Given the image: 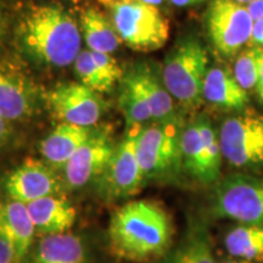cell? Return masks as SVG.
Listing matches in <instances>:
<instances>
[{"mask_svg":"<svg viewBox=\"0 0 263 263\" xmlns=\"http://www.w3.org/2000/svg\"><path fill=\"white\" fill-rule=\"evenodd\" d=\"M209 71V57L202 44L194 37L184 38L167 55L162 82L173 99L189 110L202 100V88Z\"/></svg>","mask_w":263,"mask_h":263,"instance_id":"cell-4","label":"cell"},{"mask_svg":"<svg viewBox=\"0 0 263 263\" xmlns=\"http://www.w3.org/2000/svg\"><path fill=\"white\" fill-rule=\"evenodd\" d=\"M0 263H14V252L11 245L3 238H0Z\"/></svg>","mask_w":263,"mask_h":263,"instance_id":"cell-30","label":"cell"},{"mask_svg":"<svg viewBox=\"0 0 263 263\" xmlns=\"http://www.w3.org/2000/svg\"><path fill=\"white\" fill-rule=\"evenodd\" d=\"M17 45L37 64L66 67L81 52L82 33L76 20L57 5H33L20 16L15 29Z\"/></svg>","mask_w":263,"mask_h":263,"instance_id":"cell-2","label":"cell"},{"mask_svg":"<svg viewBox=\"0 0 263 263\" xmlns=\"http://www.w3.org/2000/svg\"><path fill=\"white\" fill-rule=\"evenodd\" d=\"M2 186L6 197L27 205L43 197L59 195L66 189L61 179L50 164L44 160L28 157L6 173Z\"/></svg>","mask_w":263,"mask_h":263,"instance_id":"cell-11","label":"cell"},{"mask_svg":"<svg viewBox=\"0 0 263 263\" xmlns=\"http://www.w3.org/2000/svg\"><path fill=\"white\" fill-rule=\"evenodd\" d=\"M182 166L190 176L202 184L216 183L221 168L216 167L210 159L196 121L189 123L180 134Z\"/></svg>","mask_w":263,"mask_h":263,"instance_id":"cell-17","label":"cell"},{"mask_svg":"<svg viewBox=\"0 0 263 263\" xmlns=\"http://www.w3.org/2000/svg\"><path fill=\"white\" fill-rule=\"evenodd\" d=\"M73 64L74 72L81 83L95 93H107L114 88L95 64L90 50H81Z\"/></svg>","mask_w":263,"mask_h":263,"instance_id":"cell-25","label":"cell"},{"mask_svg":"<svg viewBox=\"0 0 263 263\" xmlns=\"http://www.w3.org/2000/svg\"><path fill=\"white\" fill-rule=\"evenodd\" d=\"M41 89L29 73L14 61L0 59V115L10 122L27 121L37 114Z\"/></svg>","mask_w":263,"mask_h":263,"instance_id":"cell-10","label":"cell"},{"mask_svg":"<svg viewBox=\"0 0 263 263\" xmlns=\"http://www.w3.org/2000/svg\"><path fill=\"white\" fill-rule=\"evenodd\" d=\"M87 254L81 238L71 233L44 235L33 252L31 263H85Z\"/></svg>","mask_w":263,"mask_h":263,"instance_id":"cell-19","label":"cell"},{"mask_svg":"<svg viewBox=\"0 0 263 263\" xmlns=\"http://www.w3.org/2000/svg\"><path fill=\"white\" fill-rule=\"evenodd\" d=\"M261 47L246 49L239 55L234 66V77L245 90L255 88L258 81Z\"/></svg>","mask_w":263,"mask_h":263,"instance_id":"cell-26","label":"cell"},{"mask_svg":"<svg viewBox=\"0 0 263 263\" xmlns=\"http://www.w3.org/2000/svg\"><path fill=\"white\" fill-rule=\"evenodd\" d=\"M227 251L246 261L263 259V226L242 224L230 229L224 239Z\"/></svg>","mask_w":263,"mask_h":263,"instance_id":"cell-22","label":"cell"},{"mask_svg":"<svg viewBox=\"0 0 263 263\" xmlns=\"http://www.w3.org/2000/svg\"><path fill=\"white\" fill-rule=\"evenodd\" d=\"M80 28L88 48L91 51L112 54L122 43L111 20L94 8L82 11Z\"/></svg>","mask_w":263,"mask_h":263,"instance_id":"cell-20","label":"cell"},{"mask_svg":"<svg viewBox=\"0 0 263 263\" xmlns=\"http://www.w3.org/2000/svg\"><path fill=\"white\" fill-rule=\"evenodd\" d=\"M6 33H8V18H6L4 10L0 5V45L4 43Z\"/></svg>","mask_w":263,"mask_h":263,"instance_id":"cell-32","label":"cell"},{"mask_svg":"<svg viewBox=\"0 0 263 263\" xmlns=\"http://www.w3.org/2000/svg\"><path fill=\"white\" fill-rule=\"evenodd\" d=\"M34 234L27 205L10 197L0 200V238L11 245L14 263H22L28 255Z\"/></svg>","mask_w":263,"mask_h":263,"instance_id":"cell-14","label":"cell"},{"mask_svg":"<svg viewBox=\"0 0 263 263\" xmlns=\"http://www.w3.org/2000/svg\"><path fill=\"white\" fill-rule=\"evenodd\" d=\"M246 8H248L254 21L263 18V0H252V2L249 3Z\"/></svg>","mask_w":263,"mask_h":263,"instance_id":"cell-31","label":"cell"},{"mask_svg":"<svg viewBox=\"0 0 263 263\" xmlns=\"http://www.w3.org/2000/svg\"><path fill=\"white\" fill-rule=\"evenodd\" d=\"M235 2L239 3V4H244V3H248L249 4V3L252 2V0H235Z\"/></svg>","mask_w":263,"mask_h":263,"instance_id":"cell-37","label":"cell"},{"mask_svg":"<svg viewBox=\"0 0 263 263\" xmlns=\"http://www.w3.org/2000/svg\"><path fill=\"white\" fill-rule=\"evenodd\" d=\"M206 25L218 52L234 57L251 38L254 20L248 8L235 0H213L207 11Z\"/></svg>","mask_w":263,"mask_h":263,"instance_id":"cell-9","label":"cell"},{"mask_svg":"<svg viewBox=\"0 0 263 263\" xmlns=\"http://www.w3.org/2000/svg\"><path fill=\"white\" fill-rule=\"evenodd\" d=\"M114 140L105 132H94L64 167L66 188L76 190L100 178L116 150Z\"/></svg>","mask_w":263,"mask_h":263,"instance_id":"cell-13","label":"cell"},{"mask_svg":"<svg viewBox=\"0 0 263 263\" xmlns=\"http://www.w3.org/2000/svg\"><path fill=\"white\" fill-rule=\"evenodd\" d=\"M256 90L261 100L263 101V49L261 54V62H259V73H258V81L256 84Z\"/></svg>","mask_w":263,"mask_h":263,"instance_id":"cell-33","label":"cell"},{"mask_svg":"<svg viewBox=\"0 0 263 263\" xmlns=\"http://www.w3.org/2000/svg\"><path fill=\"white\" fill-rule=\"evenodd\" d=\"M163 263H215L209 233L203 226H192Z\"/></svg>","mask_w":263,"mask_h":263,"instance_id":"cell-23","label":"cell"},{"mask_svg":"<svg viewBox=\"0 0 263 263\" xmlns=\"http://www.w3.org/2000/svg\"><path fill=\"white\" fill-rule=\"evenodd\" d=\"M141 128H128L126 138L116 146L112 159L98 179L99 193L104 199L116 201L141 190L145 177L137 154V138Z\"/></svg>","mask_w":263,"mask_h":263,"instance_id":"cell-8","label":"cell"},{"mask_svg":"<svg viewBox=\"0 0 263 263\" xmlns=\"http://www.w3.org/2000/svg\"><path fill=\"white\" fill-rule=\"evenodd\" d=\"M134 71L149 101L153 120L168 121L176 118L173 98L164 87L162 81L147 67H139Z\"/></svg>","mask_w":263,"mask_h":263,"instance_id":"cell-24","label":"cell"},{"mask_svg":"<svg viewBox=\"0 0 263 263\" xmlns=\"http://www.w3.org/2000/svg\"><path fill=\"white\" fill-rule=\"evenodd\" d=\"M118 104L126 117L128 128L143 127L144 123L153 120L149 101L136 71H132L122 78Z\"/></svg>","mask_w":263,"mask_h":263,"instance_id":"cell-21","label":"cell"},{"mask_svg":"<svg viewBox=\"0 0 263 263\" xmlns=\"http://www.w3.org/2000/svg\"><path fill=\"white\" fill-rule=\"evenodd\" d=\"M27 209L35 232L44 235L70 232L77 219V210L62 194L29 202Z\"/></svg>","mask_w":263,"mask_h":263,"instance_id":"cell-15","label":"cell"},{"mask_svg":"<svg viewBox=\"0 0 263 263\" xmlns=\"http://www.w3.org/2000/svg\"><path fill=\"white\" fill-rule=\"evenodd\" d=\"M226 263H252L251 261H246V259H241V261H229Z\"/></svg>","mask_w":263,"mask_h":263,"instance_id":"cell-36","label":"cell"},{"mask_svg":"<svg viewBox=\"0 0 263 263\" xmlns=\"http://www.w3.org/2000/svg\"><path fill=\"white\" fill-rule=\"evenodd\" d=\"M202 98L224 111H241L249 103V95L228 70L212 67L207 71Z\"/></svg>","mask_w":263,"mask_h":263,"instance_id":"cell-18","label":"cell"},{"mask_svg":"<svg viewBox=\"0 0 263 263\" xmlns=\"http://www.w3.org/2000/svg\"><path fill=\"white\" fill-rule=\"evenodd\" d=\"M55 120L91 128L103 115V101L81 82H65L55 85L44 97Z\"/></svg>","mask_w":263,"mask_h":263,"instance_id":"cell-12","label":"cell"},{"mask_svg":"<svg viewBox=\"0 0 263 263\" xmlns=\"http://www.w3.org/2000/svg\"><path fill=\"white\" fill-rule=\"evenodd\" d=\"M12 137V122L0 115V150L4 149Z\"/></svg>","mask_w":263,"mask_h":263,"instance_id":"cell-28","label":"cell"},{"mask_svg":"<svg viewBox=\"0 0 263 263\" xmlns=\"http://www.w3.org/2000/svg\"><path fill=\"white\" fill-rule=\"evenodd\" d=\"M173 5L179 6V8H185V6H192V5H196L202 3L203 0H170Z\"/></svg>","mask_w":263,"mask_h":263,"instance_id":"cell-34","label":"cell"},{"mask_svg":"<svg viewBox=\"0 0 263 263\" xmlns=\"http://www.w3.org/2000/svg\"><path fill=\"white\" fill-rule=\"evenodd\" d=\"M134 2H140V3H144V4L157 6V5H160L163 0H134Z\"/></svg>","mask_w":263,"mask_h":263,"instance_id":"cell-35","label":"cell"},{"mask_svg":"<svg viewBox=\"0 0 263 263\" xmlns=\"http://www.w3.org/2000/svg\"><path fill=\"white\" fill-rule=\"evenodd\" d=\"M251 43H254L255 47H263V18L254 21V27H252Z\"/></svg>","mask_w":263,"mask_h":263,"instance_id":"cell-29","label":"cell"},{"mask_svg":"<svg viewBox=\"0 0 263 263\" xmlns=\"http://www.w3.org/2000/svg\"><path fill=\"white\" fill-rule=\"evenodd\" d=\"M212 215L263 226V178L232 174L221 180L213 194Z\"/></svg>","mask_w":263,"mask_h":263,"instance_id":"cell-6","label":"cell"},{"mask_svg":"<svg viewBox=\"0 0 263 263\" xmlns=\"http://www.w3.org/2000/svg\"><path fill=\"white\" fill-rule=\"evenodd\" d=\"M94 132L89 127L60 122L43 139L39 151L43 160L55 170H64L78 149L87 143Z\"/></svg>","mask_w":263,"mask_h":263,"instance_id":"cell-16","label":"cell"},{"mask_svg":"<svg viewBox=\"0 0 263 263\" xmlns=\"http://www.w3.org/2000/svg\"><path fill=\"white\" fill-rule=\"evenodd\" d=\"M172 235V221L164 207L147 199L118 207L108 226L111 252L130 262H147L162 256L170 248Z\"/></svg>","mask_w":263,"mask_h":263,"instance_id":"cell-1","label":"cell"},{"mask_svg":"<svg viewBox=\"0 0 263 263\" xmlns=\"http://www.w3.org/2000/svg\"><path fill=\"white\" fill-rule=\"evenodd\" d=\"M180 134L177 118L155 121L141 128L137 138V154L145 179L171 176L182 166Z\"/></svg>","mask_w":263,"mask_h":263,"instance_id":"cell-5","label":"cell"},{"mask_svg":"<svg viewBox=\"0 0 263 263\" xmlns=\"http://www.w3.org/2000/svg\"><path fill=\"white\" fill-rule=\"evenodd\" d=\"M222 156L238 168L263 166V117L245 112L227 118L219 130Z\"/></svg>","mask_w":263,"mask_h":263,"instance_id":"cell-7","label":"cell"},{"mask_svg":"<svg viewBox=\"0 0 263 263\" xmlns=\"http://www.w3.org/2000/svg\"><path fill=\"white\" fill-rule=\"evenodd\" d=\"M121 42L137 51H154L170 38V22L154 5L134 0H103Z\"/></svg>","mask_w":263,"mask_h":263,"instance_id":"cell-3","label":"cell"},{"mask_svg":"<svg viewBox=\"0 0 263 263\" xmlns=\"http://www.w3.org/2000/svg\"><path fill=\"white\" fill-rule=\"evenodd\" d=\"M91 57H93L95 64L98 65V67L100 68V71L103 72L104 77L106 78L108 83L114 85L117 82L122 81L123 71L120 64H118L116 59H115L111 54L107 52H100V51H91Z\"/></svg>","mask_w":263,"mask_h":263,"instance_id":"cell-27","label":"cell"}]
</instances>
